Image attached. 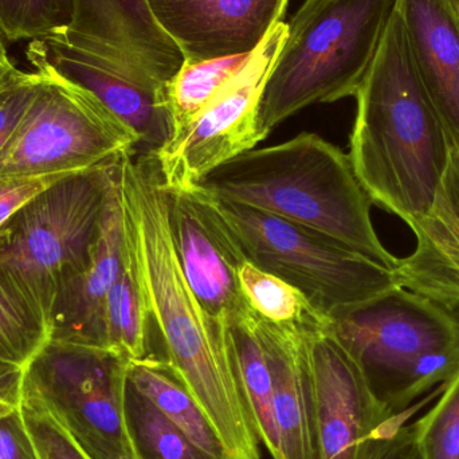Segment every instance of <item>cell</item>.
I'll return each instance as SVG.
<instances>
[{
  "instance_id": "obj_8",
  "label": "cell",
  "mask_w": 459,
  "mask_h": 459,
  "mask_svg": "<svg viewBox=\"0 0 459 459\" xmlns=\"http://www.w3.org/2000/svg\"><path fill=\"white\" fill-rule=\"evenodd\" d=\"M329 323V321H328ZM317 410L318 459H411L414 426L410 420L430 398L403 411L377 395L358 361L323 328L305 332Z\"/></svg>"
},
{
  "instance_id": "obj_27",
  "label": "cell",
  "mask_w": 459,
  "mask_h": 459,
  "mask_svg": "<svg viewBox=\"0 0 459 459\" xmlns=\"http://www.w3.org/2000/svg\"><path fill=\"white\" fill-rule=\"evenodd\" d=\"M414 426L420 459H459V372L442 388L441 396Z\"/></svg>"
},
{
  "instance_id": "obj_35",
  "label": "cell",
  "mask_w": 459,
  "mask_h": 459,
  "mask_svg": "<svg viewBox=\"0 0 459 459\" xmlns=\"http://www.w3.org/2000/svg\"><path fill=\"white\" fill-rule=\"evenodd\" d=\"M23 368V367L16 366V364L10 363V361L2 360L0 359V377L16 371V369Z\"/></svg>"
},
{
  "instance_id": "obj_7",
  "label": "cell",
  "mask_w": 459,
  "mask_h": 459,
  "mask_svg": "<svg viewBox=\"0 0 459 459\" xmlns=\"http://www.w3.org/2000/svg\"><path fill=\"white\" fill-rule=\"evenodd\" d=\"M4 147L0 175L82 172L139 151L140 139L99 99L51 72Z\"/></svg>"
},
{
  "instance_id": "obj_29",
  "label": "cell",
  "mask_w": 459,
  "mask_h": 459,
  "mask_svg": "<svg viewBox=\"0 0 459 459\" xmlns=\"http://www.w3.org/2000/svg\"><path fill=\"white\" fill-rule=\"evenodd\" d=\"M21 412L39 459H91L39 402L22 396Z\"/></svg>"
},
{
  "instance_id": "obj_31",
  "label": "cell",
  "mask_w": 459,
  "mask_h": 459,
  "mask_svg": "<svg viewBox=\"0 0 459 459\" xmlns=\"http://www.w3.org/2000/svg\"><path fill=\"white\" fill-rule=\"evenodd\" d=\"M78 172H62V174L32 175H0V228L29 204L38 194L45 191L50 186L56 185L64 178Z\"/></svg>"
},
{
  "instance_id": "obj_33",
  "label": "cell",
  "mask_w": 459,
  "mask_h": 459,
  "mask_svg": "<svg viewBox=\"0 0 459 459\" xmlns=\"http://www.w3.org/2000/svg\"><path fill=\"white\" fill-rule=\"evenodd\" d=\"M22 374L23 368L0 377V420L21 409Z\"/></svg>"
},
{
  "instance_id": "obj_1",
  "label": "cell",
  "mask_w": 459,
  "mask_h": 459,
  "mask_svg": "<svg viewBox=\"0 0 459 459\" xmlns=\"http://www.w3.org/2000/svg\"><path fill=\"white\" fill-rule=\"evenodd\" d=\"M118 180L124 225L163 344L161 360L204 410L225 459H261V439L230 347L228 323L206 312L180 267L155 153H126Z\"/></svg>"
},
{
  "instance_id": "obj_25",
  "label": "cell",
  "mask_w": 459,
  "mask_h": 459,
  "mask_svg": "<svg viewBox=\"0 0 459 459\" xmlns=\"http://www.w3.org/2000/svg\"><path fill=\"white\" fill-rule=\"evenodd\" d=\"M124 420L136 459H212L128 380Z\"/></svg>"
},
{
  "instance_id": "obj_23",
  "label": "cell",
  "mask_w": 459,
  "mask_h": 459,
  "mask_svg": "<svg viewBox=\"0 0 459 459\" xmlns=\"http://www.w3.org/2000/svg\"><path fill=\"white\" fill-rule=\"evenodd\" d=\"M238 285L248 309L267 323L302 331L323 328L329 318L290 283L246 261L238 270Z\"/></svg>"
},
{
  "instance_id": "obj_34",
  "label": "cell",
  "mask_w": 459,
  "mask_h": 459,
  "mask_svg": "<svg viewBox=\"0 0 459 459\" xmlns=\"http://www.w3.org/2000/svg\"><path fill=\"white\" fill-rule=\"evenodd\" d=\"M70 433V431H69ZM73 436V434H72ZM81 447L85 450L86 455L91 459H136L123 450L116 449L110 445L105 444L101 439L94 437L73 436Z\"/></svg>"
},
{
  "instance_id": "obj_36",
  "label": "cell",
  "mask_w": 459,
  "mask_h": 459,
  "mask_svg": "<svg viewBox=\"0 0 459 459\" xmlns=\"http://www.w3.org/2000/svg\"><path fill=\"white\" fill-rule=\"evenodd\" d=\"M8 58L7 48H5V39L0 35V61Z\"/></svg>"
},
{
  "instance_id": "obj_26",
  "label": "cell",
  "mask_w": 459,
  "mask_h": 459,
  "mask_svg": "<svg viewBox=\"0 0 459 459\" xmlns=\"http://www.w3.org/2000/svg\"><path fill=\"white\" fill-rule=\"evenodd\" d=\"M50 340V324L37 304L0 272V359L24 367Z\"/></svg>"
},
{
  "instance_id": "obj_10",
  "label": "cell",
  "mask_w": 459,
  "mask_h": 459,
  "mask_svg": "<svg viewBox=\"0 0 459 459\" xmlns=\"http://www.w3.org/2000/svg\"><path fill=\"white\" fill-rule=\"evenodd\" d=\"M128 363L105 348L48 340L23 367L22 396L42 403L73 436L134 457L124 420Z\"/></svg>"
},
{
  "instance_id": "obj_14",
  "label": "cell",
  "mask_w": 459,
  "mask_h": 459,
  "mask_svg": "<svg viewBox=\"0 0 459 459\" xmlns=\"http://www.w3.org/2000/svg\"><path fill=\"white\" fill-rule=\"evenodd\" d=\"M56 34L83 50L121 59L167 86L186 64L148 0H72V21Z\"/></svg>"
},
{
  "instance_id": "obj_9",
  "label": "cell",
  "mask_w": 459,
  "mask_h": 459,
  "mask_svg": "<svg viewBox=\"0 0 459 459\" xmlns=\"http://www.w3.org/2000/svg\"><path fill=\"white\" fill-rule=\"evenodd\" d=\"M328 328L388 402L420 359L459 344V310L398 286L331 318Z\"/></svg>"
},
{
  "instance_id": "obj_13",
  "label": "cell",
  "mask_w": 459,
  "mask_h": 459,
  "mask_svg": "<svg viewBox=\"0 0 459 459\" xmlns=\"http://www.w3.org/2000/svg\"><path fill=\"white\" fill-rule=\"evenodd\" d=\"M166 199L180 267L206 312L221 323L247 312L238 285V270L247 259L210 199L167 188Z\"/></svg>"
},
{
  "instance_id": "obj_4",
  "label": "cell",
  "mask_w": 459,
  "mask_h": 459,
  "mask_svg": "<svg viewBox=\"0 0 459 459\" xmlns=\"http://www.w3.org/2000/svg\"><path fill=\"white\" fill-rule=\"evenodd\" d=\"M396 0H305L290 19L259 104L270 132L313 104L355 97Z\"/></svg>"
},
{
  "instance_id": "obj_30",
  "label": "cell",
  "mask_w": 459,
  "mask_h": 459,
  "mask_svg": "<svg viewBox=\"0 0 459 459\" xmlns=\"http://www.w3.org/2000/svg\"><path fill=\"white\" fill-rule=\"evenodd\" d=\"M40 81V73L19 70L10 56L0 61V150L29 109Z\"/></svg>"
},
{
  "instance_id": "obj_6",
  "label": "cell",
  "mask_w": 459,
  "mask_h": 459,
  "mask_svg": "<svg viewBox=\"0 0 459 459\" xmlns=\"http://www.w3.org/2000/svg\"><path fill=\"white\" fill-rule=\"evenodd\" d=\"M209 199L246 259L299 289L329 320L399 286L394 270L328 235L251 207Z\"/></svg>"
},
{
  "instance_id": "obj_11",
  "label": "cell",
  "mask_w": 459,
  "mask_h": 459,
  "mask_svg": "<svg viewBox=\"0 0 459 459\" xmlns=\"http://www.w3.org/2000/svg\"><path fill=\"white\" fill-rule=\"evenodd\" d=\"M286 32L278 22L195 120L153 152L167 190H195L210 172L264 142L259 104Z\"/></svg>"
},
{
  "instance_id": "obj_2",
  "label": "cell",
  "mask_w": 459,
  "mask_h": 459,
  "mask_svg": "<svg viewBox=\"0 0 459 459\" xmlns=\"http://www.w3.org/2000/svg\"><path fill=\"white\" fill-rule=\"evenodd\" d=\"M355 99L348 153L353 171L372 204L409 225L433 206L453 145L396 7Z\"/></svg>"
},
{
  "instance_id": "obj_19",
  "label": "cell",
  "mask_w": 459,
  "mask_h": 459,
  "mask_svg": "<svg viewBox=\"0 0 459 459\" xmlns=\"http://www.w3.org/2000/svg\"><path fill=\"white\" fill-rule=\"evenodd\" d=\"M423 85L459 150V0H396Z\"/></svg>"
},
{
  "instance_id": "obj_17",
  "label": "cell",
  "mask_w": 459,
  "mask_h": 459,
  "mask_svg": "<svg viewBox=\"0 0 459 459\" xmlns=\"http://www.w3.org/2000/svg\"><path fill=\"white\" fill-rule=\"evenodd\" d=\"M255 324L272 374L280 434L278 459H318L317 410L307 331L267 323L256 316Z\"/></svg>"
},
{
  "instance_id": "obj_20",
  "label": "cell",
  "mask_w": 459,
  "mask_h": 459,
  "mask_svg": "<svg viewBox=\"0 0 459 459\" xmlns=\"http://www.w3.org/2000/svg\"><path fill=\"white\" fill-rule=\"evenodd\" d=\"M126 380L150 399L202 452L225 459L223 447L204 410L159 356L129 361Z\"/></svg>"
},
{
  "instance_id": "obj_3",
  "label": "cell",
  "mask_w": 459,
  "mask_h": 459,
  "mask_svg": "<svg viewBox=\"0 0 459 459\" xmlns=\"http://www.w3.org/2000/svg\"><path fill=\"white\" fill-rule=\"evenodd\" d=\"M195 191L316 230L388 269L398 266L375 231L374 204L350 156L318 134L242 153L210 172Z\"/></svg>"
},
{
  "instance_id": "obj_5",
  "label": "cell",
  "mask_w": 459,
  "mask_h": 459,
  "mask_svg": "<svg viewBox=\"0 0 459 459\" xmlns=\"http://www.w3.org/2000/svg\"><path fill=\"white\" fill-rule=\"evenodd\" d=\"M117 161L64 178L0 228V272L48 324L59 290L91 261Z\"/></svg>"
},
{
  "instance_id": "obj_22",
  "label": "cell",
  "mask_w": 459,
  "mask_h": 459,
  "mask_svg": "<svg viewBox=\"0 0 459 459\" xmlns=\"http://www.w3.org/2000/svg\"><path fill=\"white\" fill-rule=\"evenodd\" d=\"M232 356L247 398L261 444L273 459L280 458V434L273 404V380L250 309L228 321Z\"/></svg>"
},
{
  "instance_id": "obj_28",
  "label": "cell",
  "mask_w": 459,
  "mask_h": 459,
  "mask_svg": "<svg viewBox=\"0 0 459 459\" xmlns=\"http://www.w3.org/2000/svg\"><path fill=\"white\" fill-rule=\"evenodd\" d=\"M70 21L72 0H0V35L8 42L45 37Z\"/></svg>"
},
{
  "instance_id": "obj_15",
  "label": "cell",
  "mask_w": 459,
  "mask_h": 459,
  "mask_svg": "<svg viewBox=\"0 0 459 459\" xmlns=\"http://www.w3.org/2000/svg\"><path fill=\"white\" fill-rule=\"evenodd\" d=\"M186 62L250 54L283 21L288 0H148Z\"/></svg>"
},
{
  "instance_id": "obj_24",
  "label": "cell",
  "mask_w": 459,
  "mask_h": 459,
  "mask_svg": "<svg viewBox=\"0 0 459 459\" xmlns=\"http://www.w3.org/2000/svg\"><path fill=\"white\" fill-rule=\"evenodd\" d=\"M250 56L251 53L240 54L183 65L167 86V104L171 121L169 139L178 136L195 120L226 83L246 66Z\"/></svg>"
},
{
  "instance_id": "obj_32",
  "label": "cell",
  "mask_w": 459,
  "mask_h": 459,
  "mask_svg": "<svg viewBox=\"0 0 459 459\" xmlns=\"http://www.w3.org/2000/svg\"><path fill=\"white\" fill-rule=\"evenodd\" d=\"M0 459H39L21 409L0 420Z\"/></svg>"
},
{
  "instance_id": "obj_21",
  "label": "cell",
  "mask_w": 459,
  "mask_h": 459,
  "mask_svg": "<svg viewBox=\"0 0 459 459\" xmlns=\"http://www.w3.org/2000/svg\"><path fill=\"white\" fill-rule=\"evenodd\" d=\"M152 325V316L140 278L136 256L126 229L123 267L110 289L105 309L108 348L128 361L152 358L156 356L151 348Z\"/></svg>"
},
{
  "instance_id": "obj_12",
  "label": "cell",
  "mask_w": 459,
  "mask_h": 459,
  "mask_svg": "<svg viewBox=\"0 0 459 459\" xmlns=\"http://www.w3.org/2000/svg\"><path fill=\"white\" fill-rule=\"evenodd\" d=\"M27 59L35 72H51L97 97L139 136L144 152H156L171 134L167 85L117 58L99 56L58 34L30 40Z\"/></svg>"
},
{
  "instance_id": "obj_16",
  "label": "cell",
  "mask_w": 459,
  "mask_h": 459,
  "mask_svg": "<svg viewBox=\"0 0 459 459\" xmlns=\"http://www.w3.org/2000/svg\"><path fill=\"white\" fill-rule=\"evenodd\" d=\"M120 160L113 172L91 261L77 277L59 290L51 310L50 340L109 350L105 332V309L110 289L120 274L126 256V229L118 180Z\"/></svg>"
},
{
  "instance_id": "obj_18",
  "label": "cell",
  "mask_w": 459,
  "mask_h": 459,
  "mask_svg": "<svg viewBox=\"0 0 459 459\" xmlns=\"http://www.w3.org/2000/svg\"><path fill=\"white\" fill-rule=\"evenodd\" d=\"M417 238L414 253L394 270L401 288L459 310V150L428 214L409 223Z\"/></svg>"
}]
</instances>
